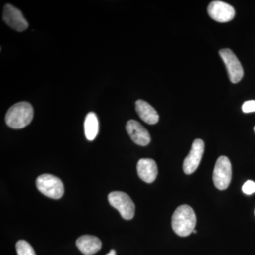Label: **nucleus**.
<instances>
[{"mask_svg": "<svg viewBox=\"0 0 255 255\" xmlns=\"http://www.w3.org/2000/svg\"><path fill=\"white\" fill-rule=\"evenodd\" d=\"M135 110L140 118L145 123L154 125L159 121L157 111L145 101L138 100L135 102Z\"/></svg>", "mask_w": 255, "mask_h": 255, "instance_id": "13", "label": "nucleus"}, {"mask_svg": "<svg viewBox=\"0 0 255 255\" xmlns=\"http://www.w3.org/2000/svg\"><path fill=\"white\" fill-rule=\"evenodd\" d=\"M219 55L227 69L230 80L233 83H238L241 81L244 75V71L241 62L232 50L224 48L220 50Z\"/></svg>", "mask_w": 255, "mask_h": 255, "instance_id": "6", "label": "nucleus"}, {"mask_svg": "<svg viewBox=\"0 0 255 255\" xmlns=\"http://www.w3.org/2000/svg\"><path fill=\"white\" fill-rule=\"evenodd\" d=\"M76 246L82 254L92 255L100 251L102 242L96 236L85 235L77 240Z\"/></svg>", "mask_w": 255, "mask_h": 255, "instance_id": "12", "label": "nucleus"}, {"mask_svg": "<svg viewBox=\"0 0 255 255\" xmlns=\"http://www.w3.org/2000/svg\"><path fill=\"white\" fill-rule=\"evenodd\" d=\"M3 20L8 26L16 31H23L28 27L27 21L23 17L21 11L10 4H5Z\"/></svg>", "mask_w": 255, "mask_h": 255, "instance_id": "9", "label": "nucleus"}, {"mask_svg": "<svg viewBox=\"0 0 255 255\" xmlns=\"http://www.w3.org/2000/svg\"><path fill=\"white\" fill-rule=\"evenodd\" d=\"M33 108L27 102H21L10 107L5 116V122L8 127L21 129L27 127L33 120Z\"/></svg>", "mask_w": 255, "mask_h": 255, "instance_id": "2", "label": "nucleus"}, {"mask_svg": "<svg viewBox=\"0 0 255 255\" xmlns=\"http://www.w3.org/2000/svg\"><path fill=\"white\" fill-rule=\"evenodd\" d=\"M16 249L18 255H36L33 248L26 241H18L16 244Z\"/></svg>", "mask_w": 255, "mask_h": 255, "instance_id": "15", "label": "nucleus"}, {"mask_svg": "<svg viewBox=\"0 0 255 255\" xmlns=\"http://www.w3.org/2000/svg\"><path fill=\"white\" fill-rule=\"evenodd\" d=\"M232 179V167L229 159L221 156L216 161L213 172V182L219 190H225L230 185Z\"/></svg>", "mask_w": 255, "mask_h": 255, "instance_id": "4", "label": "nucleus"}, {"mask_svg": "<svg viewBox=\"0 0 255 255\" xmlns=\"http://www.w3.org/2000/svg\"><path fill=\"white\" fill-rule=\"evenodd\" d=\"M137 174L146 183H152L157 177V166L153 159H140L137 164Z\"/></svg>", "mask_w": 255, "mask_h": 255, "instance_id": "11", "label": "nucleus"}, {"mask_svg": "<svg viewBox=\"0 0 255 255\" xmlns=\"http://www.w3.org/2000/svg\"><path fill=\"white\" fill-rule=\"evenodd\" d=\"M242 190L247 195H251V194H254L255 192V182L251 180L247 181L244 185L243 186Z\"/></svg>", "mask_w": 255, "mask_h": 255, "instance_id": "16", "label": "nucleus"}, {"mask_svg": "<svg viewBox=\"0 0 255 255\" xmlns=\"http://www.w3.org/2000/svg\"><path fill=\"white\" fill-rule=\"evenodd\" d=\"M242 110L244 113H251V112H255V101L250 100L247 101L243 105Z\"/></svg>", "mask_w": 255, "mask_h": 255, "instance_id": "17", "label": "nucleus"}, {"mask_svg": "<svg viewBox=\"0 0 255 255\" xmlns=\"http://www.w3.org/2000/svg\"><path fill=\"white\" fill-rule=\"evenodd\" d=\"M210 17L220 23L231 21L236 15V11L231 5L221 1H213L207 9Z\"/></svg>", "mask_w": 255, "mask_h": 255, "instance_id": "7", "label": "nucleus"}, {"mask_svg": "<svg viewBox=\"0 0 255 255\" xmlns=\"http://www.w3.org/2000/svg\"><path fill=\"white\" fill-rule=\"evenodd\" d=\"M126 128L129 136L137 145L146 146L150 143V133L139 122L135 120L128 121Z\"/></svg>", "mask_w": 255, "mask_h": 255, "instance_id": "10", "label": "nucleus"}, {"mask_svg": "<svg viewBox=\"0 0 255 255\" xmlns=\"http://www.w3.org/2000/svg\"><path fill=\"white\" fill-rule=\"evenodd\" d=\"M254 130H255V128H254Z\"/></svg>", "mask_w": 255, "mask_h": 255, "instance_id": "20", "label": "nucleus"}, {"mask_svg": "<svg viewBox=\"0 0 255 255\" xmlns=\"http://www.w3.org/2000/svg\"><path fill=\"white\" fill-rule=\"evenodd\" d=\"M111 205L118 210L121 216L125 220H130L135 215V204L130 196L122 191H113L108 195Z\"/></svg>", "mask_w": 255, "mask_h": 255, "instance_id": "5", "label": "nucleus"}, {"mask_svg": "<svg viewBox=\"0 0 255 255\" xmlns=\"http://www.w3.org/2000/svg\"><path fill=\"white\" fill-rule=\"evenodd\" d=\"M84 128L87 140L90 141L95 140L99 132V122L97 115L94 112H90L87 114Z\"/></svg>", "mask_w": 255, "mask_h": 255, "instance_id": "14", "label": "nucleus"}, {"mask_svg": "<svg viewBox=\"0 0 255 255\" xmlns=\"http://www.w3.org/2000/svg\"><path fill=\"white\" fill-rule=\"evenodd\" d=\"M197 233V231H196V230H194V231H193V233Z\"/></svg>", "mask_w": 255, "mask_h": 255, "instance_id": "19", "label": "nucleus"}, {"mask_svg": "<svg viewBox=\"0 0 255 255\" xmlns=\"http://www.w3.org/2000/svg\"><path fill=\"white\" fill-rule=\"evenodd\" d=\"M204 152V141L201 139H196L193 142L189 155L184 159L183 164V169L185 174H191L195 172L200 164Z\"/></svg>", "mask_w": 255, "mask_h": 255, "instance_id": "8", "label": "nucleus"}, {"mask_svg": "<svg viewBox=\"0 0 255 255\" xmlns=\"http://www.w3.org/2000/svg\"><path fill=\"white\" fill-rule=\"evenodd\" d=\"M106 255H117V253H116V251H114V250H112L108 254Z\"/></svg>", "mask_w": 255, "mask_h": 255, "instance_id": "18", "label": "nucleus"}, {"mask_svg": "<svg viewBox=\"0 0 255 255\" xmlns=\"http://www.w3.org/2000/svg\"><path fill=\"white\" fill-rule=\"evenodd\" d=\"M36 186L42 194L51 199H60L64 194L63 182L59 178L52 174L39 176L36 179Z\"/></svg>", "mask_w": 255, "mask_h": 255, "instance_id": "3", "label": "nucleus"}, {"mask_svg": "<svg viewBox=\"0 0 255 255\" xmlns=\"http://www.w3.org/2000/svg\"><path fill=\"white\" fill-rule=\"evenodd\" d=\"M196 217L191 206H179L172 218V229L181 237H187L195 230Z\"/></svg>", "mask_w": 255, "mask_h": 255, "instance_id": "1", "label": "nucleus"}]
</instances>
